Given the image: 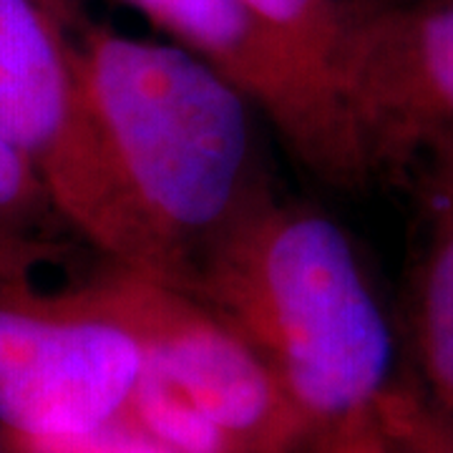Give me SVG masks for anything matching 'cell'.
<instances>
[{"label":"cell","instance_id":"obj_1","mask_svg":"<svg viewBox=\"0 0 453 453\" xmlns=\"http://www.w3.org/2000/svg\"><path fill=\"white\" fill-rule=\"evenodd\" d=\"M187 290L250 340L308 426L312 453L386 451L401 340L330 214L265 189L202 255Z\"/></svg>","mask_w":453,"mask_h":453},{"label":"cell","instance_id":"obj_2","mask_svg":"<svg viewBox=\"0 0 453 453\" xmlns=\"http://www.w3.org/2000/svg\"><path fill=\"white\" fill-rule=\"evenodd\" d=\"M81 68L149 275L187 290L202 255L267 189L255 162L257 109L189 49L86 16Z\"/></svg>","mask_w":453,"mask_h":453},{"label":"cell","instance_id":"obj_3","mask_svg":"<svg viewBox=\"0 0 453 453\" xmlns=\"http://www.w3.org/2000/svg\"><path fill=\"white\" fill-rule=\"evenodd\" d=\"M81 20L73 0H0V134L41 169L71 232L149 275L86 94Z\"/></svg>","mask_w":453,"mask_h":453},{"label":"cell","instance_id":"obj_4","mask_svg":"<svg viewBox=\"0 0 453 453\" xmlns=\"http://www.w3.org/2000/svg\"><path fill=\"white\" fill-rule=\"evenodd\" d=\"M144 357L88 282L0 270V434L64 436L124 413Z\"/></svg>","mask_w":453,"mask_h":453},{"label":"cell","instance_id":"obj_5","mask_svg":"<svg viewBox=\"0 0 453 453\" xmlns=\"http://www.w3.org/2000/svg\"><path fill=\"white\" fill-rule=\"evenodd\" d=\"M335 88L365 184L453 174V0H372Z\"/></svg>","mask_w":453,"mask_h":453},{"label":"cell","instance_id":"obj_6","mask_svg":"<svg viewBox=\"0 0 453 453\" xmlns=\"http://www.w3.org/2000/svg\"><path fill=\"white\" fill-rule=\"evenodd\" d=\"M104 308L162 375L252 453H312L308 426L267 363L195 292L111 265L91 277Z\"/></svg>","mask_w":453,"mask_h":453},{"label":"cell","instance_id":"obj_7","mask_svg":"<svg viewBox=\"0 0 453 453\" xmlns=\"http://www.w3.org/2000/svg\"><path fill=\"white\" fill-rule=\"evenodd\" d=\"M237 83L292 157L333 187L365 179L335 96L247 16L240 0H124Z\"/></svg>","mask_w":453,"mask_h":453},{"label":"cell","instance_id":"obj_8","mask_svg":"<svg viewBox=\"0 0 453 453\" xmlns=\"http://www.w3.org/2000/svg\"><path fill=\"white\" fill-rule=\"evenodd\" d=\"M428 219L403 308V378L453 431V195L423 187Z\"/></svg>","mask_w":453,"mask_h":453},{"label":"cell","instance_id":"obj_9","mask_svg":"<svg viewBox=\"0 0 453 453\" xmlns=\"http://www.w3.org/2000/svg\"><path fill=\"white\" fill-rule=\"evenodd\" d=\"M247 16L303 71L335 91L345 43L372 0H240ZM342 109V106H340Z\"/></svg>","mask_w":453,"mask_h":453},{"label":"cell","instance_id":"obj_10","mask_svg":"<svg viewBox=\"0 0 453 453\" xmlns=\"http://www.w3.org/2000/svg\"><path fill=\"white\" fill-rule=\"evenodd\" d=\"M53 222L65 225L41 169L0 134V267L31 270L46 247L41 234Z\"/></svg>","mask_w":453,"mask_h":453},{"label":"cell","instance_id":"obj_11","mask_svg":"<svg viewBox=\"0 0 453 453\" xmlns=\"http://www.w3.org/2000/svg\"><path fill=\"white\" fill-rule=\"evenodd\" d=\"M119 418L139 426L179 453H252L240 438L146 365H142L136 388Z\"/></svg>","mask_w":453,"mask_h":453},{"label":"cell","instance_id":"obj_12","mask_svg":"<svg viewBox=\"0 0 453 453\" xmlns=\"http://www.w3.org/2000/svg\"><path fill=\"white\" fill-rule=\"evenodd\" d=\"M3 443L8 453H179L127 418L64 436H3Z\"/></svg>","mask_w":453,"mask_h":453},{"label":"cell","instance_id":"obj_13","mask_svg":"<svg viewBox=\"0 0 453 453\" xmlns=\"http://www.w3.org/2000/svg\"><path fill=\"white\" fill-rule=\"evenodd\" d=\"M383 423L388 453H453V431L426 408L405 378L390 393Z\"/></svg>","mask_w":453,"mask_h":453},{"label":"cell","instance_id":"obj_14","mask_svg":"<svg viewBox=\"0 0 453 453\" xmlns=\"http://www.w3.org/2000/svg\"><path fill=\"white\" fill-rule=\"evenodd\" d=\"M421 187H441V189H446L449 195H453V174H449V177L431 179V181H423Z\"/></svg>","mask_w":453,"mask_h":453},{"label":"cell","instance_id":"obj_15","mask_svg":"<svg viewBox=\"0 0 453 453\" xmlns=\"http://www.w3.org/2000/svg\"><path fill=\"white\" fill-rule=\"evenodd\" d=\"M0 453H8V449H5V443H3V436H0Z\"/></svg>","mask_w":453,"mask_h":453},{"label":"cell","instance_id":"obj_16","mask_svg":"<svg viewBox=\"0 0 453 453\" xmlns=\"http://www.w3.org/2000/svg\"><path fill=\"white\" fill-rule=\"evenodd\" d=\"M318 453H333V451H318Z\"/></svg>","mask_w":453,"mask_h":453}]
</instances>
